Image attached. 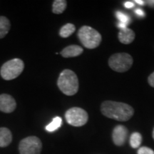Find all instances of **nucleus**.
Instances as JSON below:
<instances>
[{"label":"nucleus","mask_w":154,"mask_h":154,"mask_svg":"<svg viewBox=\"0 0 154 154\" xmlns=\"http://www.w3.org/2000/svg\"><path fill=\"white\" fill-rule=\"evenodd\" d=\"M153 138L154 139V128H153Z\"/></svg>","instance_id":"393cba45"},{"label":"nucleus","mask_w":154,"mask_h":154,"mask_svg":"<svg viewBox=\"0 0 154 154\" xmlns=\"http://www.w3.org/2000/svg\"><path fill=\"white\" fill-rule=\"evenodd\" d=\"M148 82H149L150 86H151L152 87L154 88V72L152 73V74L149 76Z\"/></svg>","instance_id":"aec40b11"},{"label":"nucleus","mask_w":154,"mask_h":154,"mask_svg":"<svg viewBox=\"0 0 154 154\" xmlns=\"http://www.w3.org/2000/svg\"><path fill=\"white\" fill-rule=\"evenodd\" d=\"M135 12H136V14L138 15V16H140V17H144V15H145L144 14V11L140 9H136V10H135Z\"/></svg>","instance_id":"4be33fe9"},{"label":"nucleus","mask_w":154,"mask_h":154,"mask_svg":"<svg viewBox=\"0 0 154 154\" xmlns=\"http://www.w3.org/2000/svg\"><path fill=\"white\" fill-rule=\"evenodd\" d=\"M67 2L65 0H55L52 5L53 13L57 14H60L64 11L66 8Z\"/></svg>","instance_id":"4468645a"},{"label":"nucleus","mask_w":154,"mask_h":154,"mask_svg":"<svg viewBox=\"0 0 154 154\" xmlns=\"http://www.w3.org/2000/svg\"><path fill=\"white\" fill-rule=\"evenodd\" d=\"M102 114L109 119L119 121H126L134 113V109L126 103L113 101H105L101 103Z\"/></svg>","instance_id":"f257e3e1"},{"label":"nucleus","mask_w":154,"mask_h":154,"mask_svg":"<svg viewBox=\"0 0 154 154\" xmlns=\"http://www.w3.org/2000/svg\"><path fill=\"white\" fill-rule=\"evenodd\" d=\"M138 154H154V151L149 147L143 146L138 150Z\"/></svg>","instance_id":"6ab92c4d"},{"label":"nucleus","mask_w":154,"mask_h":154,"mask_svg":"<svg viewBox=\"0 0 154 154\" xmlns=\"http://www.w3.org/2000/svg\"><path fill=\"white\" fill-rule=\"evenodd\" d=\"M17 107V103L12 96L7 94L0 95V111L4 113L13 112Z\"/></svg>","instance_id":"6e6552de"},{"label":"nucleus","mask_w":154,"mask_h":154,"mask_svg":"<svg viewBox=\"0 0 154 154\" xmlns=\"http://www.w3.org/2000/svg\"><path fill=\"white\" fill-rule=\"evenodd\" d=\"M11 28L10 22L7 17L0 16V38H2L8 34Z\"/></svg>","instance_id":"ddd939ff"},{"label":"nucleus","mask_w":154,"mask_h":154,"mask_svg":"<svg viewBox=\"0 0 154 154\" xmlns=\"http://www.w3.org/2000/svg\"><path fill=\"white\" fill-rule=\"evenodd\" d=\"M57 86L60 91L65 95H74L78 92L79 87L78 77L73 71L65 69L59 75Z\"/></svg>","instance_id":"f03ea898"},{"label":"nucleus","mask_w":154,"mask_h":154,"mask_svg":"<svg viewBox=\"0 0 154 154\" xmlns=\"http://www.w3.org/2000/svg\"><path fill=\"white\" fill-rule=\"evenodd\" d=\"M75 30H76V27H75L74 25L68 23V24L63 25L62 27L60 29L59 35L63 38H67L72 35V34H74Z\"/></svg>","instance_id":"2eb2a0df"},{"label":"nucleus","mask_w":154,"mask_h":154,"mask_svg":"<svg viewBox=\"0 0 154 154\" xmlns=\"http://www.w3.org/2000/svg\"><path fill=\"white\" fill-rule=\"evenodd\" d=\"M119 40L122 44H128L134 41L135 38V33L132 29L129 28H126L124 29H121L118 34Z\"/></svg>","instance_id":"9b49d317"},{"label":"nucleus","mask_w":154,"mask_h":154,"mask_svg":"<svg viewBox=\"0 0 154 154\" xmlns=\"http://www.w3.org/2000/svg\"><path fill=\"white\" fill-rule=\"evenodd\" d=\"M141 134L138 132H134L131 135L130 137V145L133 149H137L139 147L142 143Z\"/></svg>","instance_id":"f3484780"},{"label":"nucleus","mask_w":154,"mask_h":154,"mask_svg":"<svg viewBox=\"0 0 154 154\" xmlns=\"http://www.w3.org/2000/svg\"><path fill=\"white\" fill-rule=\"evenodd\" d=\"M116 16L117 19H119V22L124 23V24H126L128 25L131 22V18L128 15L125 14L124 13L121 12L120 11H117L116 12Z\"/></svg>","instance_id":"a211bd4d"},{"label":"nucleus","mask_w":154,"mask_h":154,"mask_svg":"<svg viewBox=\"0 0 154 154\" xmlns=\"http://www.w3.org/2000/svg\"><path fill=\"white\" fill-rule=\"evenodd\" d=\"M78 37L84 47L93 49L99 47L101 42V35L94 28L83 26L78 32Z\"/></svg>","instance_id":"7ed1b4c3"},{"label":"nucleus","mask_w":154,"mask_h":154,"mask_svg":"<svg viewBox=\"0 0 154 154\" xmlns=\"http://www.w3.org/2000/svg\"><path fill=\"white\" fill-rule=\"evenodd\" d=\"M124 6L126 7V8L131 9L134 7V3L132 2H126L124 4Z\"/></svg>","instance_id":"412c9836"},{"label":"nucleus","mask_w":154,"mask_h":154,"mask_svg":"<svg viewBox=\"0 0 154 154\" xmlns=\"http://www.w3.org/2000/svg\"><path fill=\"white\" fill-rule=\"evenodd\" d=\"M61 125H62V119L61 117L56 116L53 119L52 121L45 127V129L48 132H54L59 129L61 126Z\"/></svg>","instance_id":"dca6fc26"},{"label":"nucleus","mask_w":154,"mask_h":154,"mask_svg":"<svg viewBox=\"0 0 154 154\" xmlns=\"http://www.w3.org/2000/svg\"><path fill=\"white\" fill-rule=\"evenodd\" d=\"M84 51L82 47L78 45H70L65 47L62 51H61V54L64 58L76 57L82 54Z\"/></svg>","instance_id":"9d476101"},{"label":"nucleus","mask_w":154,"mask_h":154,"mask_svg":"<svg viewBox=\"0 0 154 154\" xmlns=\"http://www.w3.org/2000/svg\"><path fill=\"white\" fill-rule=\"evenodd\" d=\"M135 2L138 3V5H145V2L142 1V0H136V1H135Z\"/></svg>","instance_id":"5701e85b"},{"label":"nucleus","mask_w":154,"mask_h":154,"mask_svg":"<svg viewBox=\"0 0 154 154\" xmlns=\"http://www.w3.org/2000/svg\"><path fill=\"white\" fill-rule=\"evenodd\" d=\"M12 135L7 128H0V147H7L11 143Z\"/></svg>","instance_id":"f8f14e48"},{"label":"nucleus","mask_w":154,"mask_h":154,"mask_svg":"<svg viewBox=\"0 0 154 154\" xmlns=\"http://www.w3.org/2000/svg\"><path fill=\"white\" fill-rule=\"evenodd\" d=\"M42 143L36 136H28L20 141L19 151L20 154H41Z\"/></svg>","instance_id":"0eeeda50"},{"label":"nucleus","mask_w":154,"mask_h":154,"mask_svg":"<svg viewBox=\"0 0 154 154\" xmlns=\"http://www.w3.org/2000/svg\"><path fill=\"white\" fill-rule=\"evenodd\" d=\"M24 63L20 59H13L4 63L0 69V74L5 80H12L22 74Z\"/></svg>","instance_id":"20e7f679"},{"label":"nucleus","mask_w":154,"mask_h":154,"mask_svg":"<svg viewBox=\"0 0 154 154\" xmlns=\"http://www.w3.org/2000/svg\"><path fill=\"white\" fill-rule=\"evenodd\" d=\"M146 2L148 3V5L151 6V7H154V1H147Z\"/></svg>","instance_id":"b1692460"},{"label":"nucleus","mask_w":154,"mask_h":154,"mask_svg":"<svg viewBox=\"0 0 154 154\" xmlns=\"http://www.w3.org/2000/svg\"><path fill=\"white\" fill-rule=\"evenodd\" d=\"M65 119L69 124L79 127L85 125L88 119V115L85 110L79 107H73L66 111Z\"/></svg>","instance_id":"423d86ee"},{"label":"nucleus","mask_w":154,"mask_h":154,"mask_svg":"<svg viewBox=\"0 0 154 154\" xmlns=\"http://www.w3.org/2000/svg\"><path fill=\"white\" fill-rule=\"evenodd\" d=\"M133 64V58L127 53L113 54L109 59V65L111 69L117 72H125L131 69Z\"/></svg>","instance_id":"39448f33"},{"label":"nucleus","mask_w":154,"mask_h":154,"mask_svg":"<svg viewBox=\"0 0 154 154\" xmlns=\"http://www.w3.org/2000/svg\"><path fill=\"white\" fill-rule=\"evenodd\" d=\"M128 136V129L123 125H118L113 128L112 133L113 141L115 145L123 146L126 142Z\"/></svg>","instance_id":"1a4fd4ad"}]
</instances>
